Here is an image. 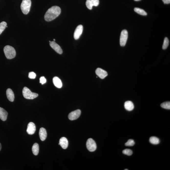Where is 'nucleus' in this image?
<instances>
[{
  "label": "nucleus",
  "instance_id": "obj_1",
  "mask_svg": "<svg viewBox=\"0 0 170 170\" xmlns=\"http://www.w3.org/2000/svg\"><path fill=\"white\" fill-rule=\"evenodd\" d=\"M61 13L60 7L54 6L49 8L46 12L45 15V19L47 22H50L57 17Z\"/></svg>",
  "mask_w": 170,
  "mask_h": 170
},
{
  "label": "nucleus",
  "instance_id": "obj_2",
  "mask_svg": "<svg viewBox=\"0 0 170 170\" xmlns=\"http://www.w3.org/2000/svg\"><path fill=\"white\" fill-rule=\"evenodd\" d=\"M4 51L5 57L7 59L13 58L16 56V51L13 47L10 45L5 46L4 48Z\"/></svg>",
  "mask_w": 170,
  "mask_h": 170
},
{
  "label": "nucleus",
  "instance_id": "obj_3",
  "mask_svg": "<svg viewBox=\"0 0 170 170\" xmlns=\"http://www.w3.org/2000/svg\"><path fill=\"white\" fill-rule=\"evenodd\" d=\"M23 94L24 97L27 99H33L38 96V94L32 92L27 87H24L23 89Z\"/></svg>",
  "mask_w": 170,
  "mask_h": 170
},
{
  "label": "nucleus",
  "instance_id": "obj_4",
  "mask_svg": "<svg viewBox=\"0 0 170 170\" xmlns=\"http://www.w3.org/2000/svg\"><path fill=\"white\" fill-rule=\"evenodd\" d=\"M31 5V0H23L21 4V9L24 14L26 15L28 14L30 10Z\"/></svg>",
  "mask_w": 170,
  "mask_h": 170
},
{
  "label": "nucleus",
  "instance_id": "obj_5",
  "mask_svg": "<svg viewBox=\"0 0 170 170\" xmlns=\"http://www.w3.org/2000/svg\"><path fill=\"white\" fill-rule=\"evenodd\" d=\"M86 145L87 148L90 152H94L97 148L95 141L92 138H89L87 140Z\"/></svg>",
  "mask_w": 170,
  "mask_h": 170
},
{
  "label": "nucleus",
  "instance_id": "obj_6",
  "mask_svg": "<svg viewBox=\"0 0 170 170\" xmlns=\"http://www.w3.org/2000/svg\"><path fill=\"white\" fill-rule=\"evenodd\" d=\"M128 38V32L126 30H124L121 34L120 44L121 46H124L125 45Z\"/></svg>",
  "mask_w": 170,
  "mask_h": 170
},
{
  "label": "nucleus",
  "instance_id": "obj_7",
  "mask_svg": "<svg viewBox=\"0 0 170 170\" xmlns=\"http://www.w3.org/2000/svg\"><path fill=\"white\" fill-rule=\"evenodd\" d=\"M81 111L79 109L77 110L70 113L68 116L69 119L71 120H76L80 116Z\"/></svg>",
  "mask_w": 170,
  "mask_h": 170
},
{
  "label": "nucleus",
  "instance_id": "obj_8",
  "mask_svg": "<svg viewBox=\"0 0 170 170\" xmlns=\"http://www.w3.org/2000/svg\"><path fill=\"white\" fill-rule=\"evenodd\" d=\"M83 26L82 25H79L76 27L74 32V39L77 40L80 38L83 32Z\"/></svg>",
  "mask_w": 170,
  "mask_h": 170
},
{
  "label": "nucleus",
  "instance_id": "obj_9",
  "mask_svg": "<svg viewBox=\"0 0 170 170\" xmlns=\"http://www.w3.org/2000/svg\"><path fill=\"white\" fill-rule=\"evenodd\" d=\"M99 4V0H87L86 3L87 7L90 10H91L93 6H98Z\"/></svg>",
  "mask_w": 170,
  "mask_h": 170
},
{
  "label": "nucleus",
  "instance_id": "obj_10",
  "mask_svg": "<svg viewBox=\"0 0 170 170\" xmlns=\"http://www.w3.org/2000/svg\"><path fill=\"white\" fill-rule=\"evenodd\" d=\"M50 45L51 47L55 51L60 54H62L63 51L61 47L56 43L55 41H51L50 42Z\"/></svg>",
  "mask_w": 170,
  "mask_h": 170
},
{
  "label": "nucleus",
  "instance_id": "obj_11",
  "mask_svg": "<svg viewBox=\"0 0 170 170\" xmlns=\"http://www.w3.org/2000/svg\"><path fill=\"white\" fill-rule=\"evenodd\" d=\"M36 128L35 125L33 122H30L27 125V131L28 134L32 135L34 134L36 131Z\"/></svg>",
  "mask_w": 170,
  "mask_h": 170
},
{
  "label": "nucleus",
  "instance_id": "obj_12",
  "mask_svg": "<svg viewBox=\"0 0 170 170\" xmlns=\"http://www.w3.org/2000/svg\"><path fill=\"white\" fill-rule=\"evenodd\" d=\"M96 75L101 79H104L108 75L107 72L100 68H98L95 71Z\"/></svg>",
  "mask_w": 170,
  "mask_h": 170
},
{
  "label": "nucleus",
  "instance_id": "obj_13",
  "mask_svg": "<svg viewBox=\"0 0 170 170\" xmlns=\"http://www.w3.org/2000/svg\"><path fill=\"white\" fill-rule=\"evenodd\" d=\"M68 140L65 137H62L60 139L59 145L61 146L62 148L66 149L68 147Z\"/></svg>",
  "mask_w": 170,
  "mask_h": 170
},
{
  "label": "nucleus",
  "instance_id": "obj_14",
  "mask_svg": "<svg viewBox=\"0 0 170 170\" xmlns=\"http://www.w3.org/2000/svg\"><path fill=\"white\" fill-rule=\"evenodd\" d=\"M39 137H40L41 141H44L47 138L46 130L44 128H41L39 130Z\"/></svg>",
  "mask_w": 170,
  "mask_h": 170
},
{
  "label": "nucleus",
  "instance_id": "obj_15",
  "mask_svg": "<svg viewBox=\"0 0 170 170\" xmlns=\"http://www.w3.org/2000/svg\"><path fill=\"white\" fill-rule=\"evenodd\" d=\"M6 95L8 99L10 102H13L14 101L15 96L13 92L11 89H8L6 91Z\"/></svg>",
  "mask_w": 170,
  "mask_h": 170
},
{
  "label": "nucleus",
  "instance_id": "obj_16",
  "mask_svg": "<svg viewBox=\"0 0 170 170\" xmlns=\"http://www.w3.org/2000/svg\"><path fill=\"white\" fill-rule=\"evenodd\" d=\"M8 114L7 112L5 109L0 107V118L3 121H5L7 119Z\"/></svg>",
  "mask_w": 170,
  "mask_h": 170
},
{
  "label": "nucleus",
  "instance_id": "obj_17",
  "mask_svg": "<svg viewBox=\"0 0 170 170\" xmlns=\"http://www.w3.org/2000/svg\"><path fill=\"white\" fill-rule=\"evenodd\" d=\"M53 81L55 86L58 88H61L62 86V82L59 78L55 77L53 78Z\"/></svg>",
  "mask_w": 170,
  "mask_h": 170
},
{
  "label": "nucleus",
  "instance_id": "obj_18",
  "mask_svg": "<svg viewBox=\"0 0 170 170\" xmlns=\"http://www.w3.org/2000/svg\"><path fill=\"white\" fill-rule=\"evenodd\" d=\"M124 107L125 109L128 111H131L133 110L134 107L133 103L130 101H127L125 102Z\"/></svg>",
  "mask_w": 170,
  "mask_h": 170
},
{
  "label": "nucleus",
  "instance_id": "obj_19",
  "mask_svg": "<svg viewBox=\"0 0 170 170\" xmlns=\"http://www.w3.org/2000/svg\"><path fill=\"white\" fill-rule=\"evenodd\" d=\"M32 151L34 155H38L39 151V146L38 143L34 144L32 148Z\"/></svg>",
  "mask_w": 170,
  "mask_h": 170
},
{
  "label": "nucleus",
  "instance_id": "obj_20",
  "mask_svg": "<svg viewBox=\"0 0 170 170\" xmlns=\"http://www.w3.org/2000/svg\"><path fill=\"white\" fill-rule=\"evenodd\" d=\"M149 141L150 143L152 144L157 145L160 142V140L158 138L156 137L152 136L150 138Z\"/></svg>",
  "mask_w": 170,
  "mask_h": 170
},
{
  "label": "nucleus",
  "instance_id": "obj_21",
  "mask_svg": "<svg viewBox=\"0 0 170 170\" xmlns=\"http://www.w3.org/2000/svg\"><path fill=\"white\" fill-rule=\"evenodd\" d=\"M134 11L138 14L142 15V16H146L147 15V14L145 11L143 9H141L138 8H135L134 9Z\"/></svg>",
  "mask_w": 170,
  "mask_h": 170
},
{
  "label": "nucleus",
  "instance_id": "obj_22",
  "mask_svg": "<svg viewBox=\"0 0 170 170\" xmlns=\"http://www.w3.org/2000/svg\"><path fill=\"white\" fill-rule=\"evenodd\" d=\"M7 25V23L5 22H2L0 23V35L5 29Z\"/></svg>",
  "mask_w": 170,
  "mask_h": 170
},
{
  "label": "nucleus",
  "instance_id": "obj_23",
  "mask_svg": "<svg viewBox=\"0 0 170 170\" xmlns=\"http://www.w3.org/2000/svg\"><path fill=\"white\" fill-rule=\"evenodd\" d=\"M161 107L164 109H170V102H165L162 103L161 105Z\"/></svg>",
  "mask_w": 170,
  "mask_h": 170
},
{
  "label": "nucleus",
  "instance_id": "obj_24",
  "mask_svg": "<svg viewBox=\"0 0 170 170\" xmlns=\"http://www.w3.org/2000/svg\"><path fill=\"white\" fill-rule=\"evenodd\" d=\"M169 41L167 37H165L164 39L163 47H162L163 50H165L167 48L169 45Z\"/></svg>",
  "mask_w": 170,
  "mask_h": 170
},
{
  "label": "nucleus",
  "instance_id": "obj_25",
  "mask_svg": "<svg viewBox=\"0 0 170 170\" xmlns=\"http://www.w3.org/2000/svg\"><path fill=\"white\" fill-rule=\"evenodd\" d=\"M135 144L134 141L132 139H129L128 140L126 143H125V145L126 146L132 147Z\"/></svg>",
  "mask_w": 170,
  "mask_h": 170
},
{
  "label": "nucleus",
  "instance_id": "obj_26",
  "mask_svg": "<svg viewBox=\"0 0 170 170\" xmlns=\"http://www.w3.org/2000/svg\"><path fill=\"white\" fill-rule=\"evenodd\" d=\"M123 153L124 154L130 156L132 154L133 152L131 150L129 149H126L123 151Z\"/></svg>",
  "mask_w": 170,
  "mask_h": 170
},
{
  "label": "nucleus",
  "instance_id": "obj_27",
  "mask_svg": "<svg viewBox=\"0 0 170 170\" xmlns=\"http://www.w3.org/2000/svg\"><path fill=\"white\" fill-rule=\"evenodd\" d=\"M36 74L34 72H30L28 75V77L30 79H34L35 78Z\"/></svg>",
  "mask_w": 170,
  "mask_h": 170
},
{
  "label": "nucleus",
  "instance_id": "obj_28",
  "mask_svg": "<svg viewBox=\"0 0 170 170\" xmlns=\"http://www.w3.org/2000/svg\"><path fill=\"white\" fill-rule=\"evenodd\" d=\"M46 82V79L44 77H41L40 78V83L41 84H45Z\"/></svg>",
  "mask_w": 170,
  "mask_h": 170
},
{
  "label": "nucleus",
  "instance_id": "obj_29",
  "mask_svg": "<svg viewBox=\"0 0 170 170\" xmlns=\"http://www.w3.org/2000/svg\"><path fill=\"white\" fill-rule=\"evenodd\" d=\"M162 1L165 4H169L170 3V0H162Z\"/></svg>",
  "mask_w": 170,
  "mask_h": 170
},
{
  "label": "nucleus",
  "instance_id": "obj_30",
  "mask_svg": "<svg viewBox=\"0 0 170 170\" xmlns=\"http://www.w3.org/2000/svg\"><path fill=\"white\" fill-rule=\"evenodd\" d=\"M1 149V143H0V151Z\"/></svg>",
  "mask_w": 170,
  "mask_h": 170
},
{
  "label": "nucleus",
  "instance_id": "obj_31",
  "mask_svg": "<svg viewBox=\"0 0 170 170\" xmlns=\"http://www.w3.org/2000/svg\"><path fill=\"white\" fill-rule=\"evenodd\" d=\"M135 1H139L141 0H134Z\"/></svg>",
  "mask_w": 170,
  "mask_h": 170
},
{
  "label": "nucleus",
  "instance_id": "obj_32",
  "mask_svg": "<svg viewBox=\"0 0 170 170\" xmlns=\"http://www.w3.org/2000/svg\"><path fill=\"white\" fill-rule=\"evenodd\" d=\"M54 41H55V39H54Z\"/></svg>",
  "mask_w": 170,
  "mask_h": 170
},
{
  "label": "nucleus",
  "instance_id": "obj_33",
  "mask_svg": "<svg viewBox=\"0 0 170 170\" xmlns=\"http://www.w3.org/2000/svg\"><path fill=\"white\" fill-rule=\"evenodd\" d=\"M125 170H128V169H125Z\"/></svg>",
  "mask_w": 170,
  "mask_h": 170
}]
</instances>
